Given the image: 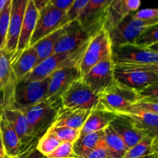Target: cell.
<instances>
[{
  "label": "cell",
  "mask_w": 158,
  "mask_h": 158,
  "mask_svg": "<svg viewBox=\"0 0 158 158\" xmlns=\"http://www.w3.org/2000/svg\"><path fill=\"white\" fill-rule=\"evenodd\" d=\"M111 56V44L107 32L102 29L88 43L79 63L81 77L87 73L96 64Z\"/></svg>",
  "instance_id": "7"
},
{
  "label": "cell",
  "mask_w": 158,
  "mask_h": 158,
  "mask_svg": "<svg viewBox=\"0 0 158 158\" xmlns=\"http://www.w3.org/2000/svg\"><path fill=\"white\" fill-rule=\"evenodd\" d=\"M48 131L52 132L62 142L74 143L78 139L80 134V130L66 127H51Z\"/></svg>",
  "instance_id": "33"
},
{
  "label": "cell",
  "mask_w": 158,
  "mask_h": 158,
  "mask_svg": "<svg viewBox=\"0 0 158 158\" xmlns=\"http://www.w3.org/2000/svg\"><path fill=\"white\" fill-rule=\"evenodd\" d=\"M16 79L11 66V55L4 49H0V92L2 110L14 109V96L17 85Z\"/></svg>",
  "instance_id": "14"
},
{
  "label": "cell",
  "mask_w": 158,
  "mask_h": 158,
  "mask_svg": "<svg viewBox=\"0 0 158 158\" xmlns=\"http://www.w3.org/2000/svg\"><path fill=\"white\" fill-rule=\"evenodd\" d=\"M128 112L154 113V114H158V100L140 99L137 100L134 104L131 105L124 112L120 114Z\"/></svg>",
  "instance_id": "32"
},
{
  "label": "cell",
  "mask_w": 158,
  "mask_h": 158,
  "mask_svg": "<svg viewBox=\"0 0 158 158\" xmlns=\"http://www.w3.org/2000/svg\"><path fill=\"white\" fill-rule=\"evenodd\" d=\"M81 80L97 94L115 84L114 63L111 56L96 64L81 77Z\"/></svg>",
  "instance_id": "13"
},
{
  "label": "cell",
  "mask_w": 158,
  "mask_h": 158,
  "mask_svg": "<svg viewBox=\"0 0 158 158\" xmlns=\"http://www.w3.org/2000/svg\"><path fill=\"white\" fill-rule=\"evenodd\" d=\"M38 65V56L33 46L23 51L15 60L11 62L12 71L17 83L22 81Z\"/></svg>",
  "instance_id": "23"
},
{
  "label": "cell",
  "mask_w": 158,
  "mask_h": 158,
  "mask_svg": "<svg viewBox=\"0 0 158 158\" xmlns=\"http://www.w3.org/2000/svg\"><path fill=\"white\" fill-rule=\"evenodd\" d=\"M89 43V42H88ZM88 43L71 52L53 53L39 63L28 74L24 80H42L47 78L52 73L75 63L82 58Z\"/></svg>",
  "instance_id": "4"
},
{
  "label": "cell",
  "mask_w": 158,
  "mask_h": 158,
  "mask_svg": "<svg viewBox=\"0 0 158 158\" xmlns=\"http://www.w3.org/2000/svg\"><path fill=\"white\" fill-rule=\"evenodd\" d=\"M49 77L42 80H22L16 85L14 109L24 111L47 98Z\"/></svg>",
  "instance_id": "6"
},
{
  "label": "cell",
  "mask_w": 158,
  "mask_h": 158,
  "mask_svg": "<svg viewBox=\"0 0 158 158\" xmlns=\"http://www.w3.org/2000/svg\"><path fill=\"white\" fill-rule=\"evenodd\" d=\"M80 60L55 71L48 77L49 87L47 98L51 97H60L74 82L81 79L79 68Z\"/></svg>",
  "instance_id": "15"
},
{
  "label": "cell",
  "mask_w": 158,
  "mask_h": 158,
  "mask_svg": "<svg viewBox=\"0 0 158 158\" xmlns=\"http://www.w3.org/2000/svg\"><path fill=\"white\" fill-rule=\"evenodd\" d=\"M158 47L143 48L134 43L111 46V58L117 64L158 65Z\"/></svg>",
  "instance_id": "3"
},
{
  "label": "cell",
  "mask_w": 158,
  "mask_h": 158,
  "mask_svg": "<svg viewBox=\"0 0 158 158\" xmlns=\"http://www.w3.org/2000/svg\"><path fill=\"white\" fill-rule=\"evenodd\" d=\"M118 1H120V0H110V6H109V9L110 7H112V6H114V5L116 4V3Z\"/></svg>",
  "instance_id": "45"
},
{
  "label": "cell",
  "mask_w": 158,
  "mask_h": 158,
  "mask_svg": "<svg viewBox=\"0 0 158 158\" xmlns=\"http://www.w3.org/2000/svg\"><path fill=\"white\" fill-rule=\"evenodd\" d=\"M68 23H66L60 26L56 30L53 31L50 34L45 36L44 38L41 39L40 41L32 46L36 51L37 56H38V64L53 53L54 49L57 43L66 33Z\"/></svg>",
  "instance_id": "25"
},
{
  "label": "cell",
  "mask_w": 158,
  "mask_h": 158,
  "mask_svg": "<svg viewBox=\"0 0 158 158\" xmlns=\"http://www.w3.org/2000/svg\"><path fill=\"white\" fill-rule=\"evenodd\" d=\"M9 0H0V12L3 9V8L5 7V6L6 5V3L8 2Z\"/></svg>",
  "instance_id": "43"
},
{
  "label": "cell",
  "mask_w": 158,
  "mask_h": 158,
  "mask_svg": "<svg viewBox=\"0 0 158 158\" xmlns=\"http://www.w3.org/2000/svg\"><path fill=\"white\" fill-rule=\"evenodd\" d=\"M103 141L114 158H123L128 148L110 125L103 130Z\"/></svg>",
  "instance_id": "29"
},
{
  "label": "cell",
  "mask_w": 158,
  "mask_h": 158,
  "mask_svg": "<svg viewBox=\"0 0 158 158\" xmlns=\"http://www.w3.org/2000/svg\"><path fill=\"white\" fill-rule=\"evenodd\" d=\"M110 0H89L76 20L82 26L104 25Z\"/></svg>",
  "instance_id": "19"
},
{
  "label": "cell",
  "mask_w": 158,
  "mask_h": 158,
  "mask_svg": "<svg viewBox=\"0 0 158 158\" xmlns=\"http://www.w3.org/2000/svg\"><path fill=\"white\" fill-rule=\"evenodd\" d=\"M39 12H40L34 5L32 0H29L26 11H25L21 30L19 35L16 50L11 58V62L15 60L23 52V51L29 47V43H30L32 32L35 29V23L39 16Z\"/></svg>",
  "instance_id": "18"
},
{
  "label": "cell",
  "mask_w": 158,
  "mask_h": 158,
  "mask_svg": "<svg viewBox=\"0 0 158 158\" xmlns=\"http://www.w3.org/2000/svg\"><path fill=\"white\" fill-rule=\"evenodd\" d=\"M110 125L120 136L128 149L148 136H151L136 127L129 117L123 114H117V117L113 120Z\"/></svg>",
  "instance_id": "17"
},
{
  "label": "cell",
  "mask_w": 158,
  "mask_h": 158,
  "mask_svg": "<svg viewBox=\"0 0 158 158\" xmlns=\"http://www.w3.org/2000/svg\"><path fill=\"white\" fill-rule=\"evenodd\" d=\"M45 158H47V157H45Z\"/></svg>",
  "instance_id": "50"
},
{
  "label": "cell",
  "mask_w": 158,
  "mask_h": 158,
  "mask_svg": "<svg viewBox=\"0 0 158 158\" xmlns=\"http://www.w3.org/2000/svg\"><path fill=\"white\" fill-rule=\"evenodd\" d=\"M155 25H158V22L140 21L133 18L131 14L106 32L111 46H118L133 43L143 31Z\"/></svg>",
  "instance_id": "10"
},
{
  "label": "cell",
  "mask_w": 158,
  "mask_h": 158,
  "mask_svg": "<svg viewBox=\"0 0 158 158\" xmlns=\"http://www.w3.org/2000/svg\"><path fill=\"white\" fill-rule=\"evenodd\" d=\"M66 13V12L54 7L49 3L40 10L31 37L29 46H32L41 39L63 26L65 24Z\"/></svg>",
  "instance_id": "12"
},
{
  "label": "cell",
  "mask_w": 158,
  "mask_h": 158,
  "mask_svg": "<svg viewBox=\"0 0 158 158\" xmlns=\"http://www.w3.org/2000/svg\"><path fill=\"white\" fill-rule=\"evenodd\" d=\"M2 112L12 125L19 139L21 154L19 157L35 149L39 140L35 137L24 112L17 109L2 110Z\"/></svg>",
  "instance_id": "11"
},
{
  "label": "cell",
  "mask_w": 158,
  "mask_h": 158,
  "mask_svg": "<svg viewBox=\"0 0 158 158\" xmlns=\"http://www.w3.org/2000/svg\"><path fill=\"white\" fill-rule=\"evenodd\" d=\"M1 111H2V109H1V107H0V113H1Z\"/></svg>",
  "instance_id": "49"
},
{
  "label": "cell",
  "mask_w": 158,
  "mask_h": 158,
  "mask_svg": "<svg viewBox=\"0 0 158 158\" xmlns=\"http://www.w3.org/2000/svg\"><path fill=\"white\" fill-rule=\"evenodd\" d=\"M140 0H120L108 9L103 29L109 31L127 15L137 12L140 8Z\"/></svg>",
  "instance_id": "20"
},
{
  "label": "cell",
  "mask_w": 158,
  "mask_h": 158,
  "mask_svg": "<svg viewBox=\"0 0 158 158\" xmlns=\"http://www.w3.org/2000/svg\"><path fill=\"white\" fill-rule=\"evenodd\" d=\"M158 43V25L143 31L133 43L143 48L153 47Z\"/></svg>",
  "instance_id": "31"
},
{
  "label": "cell",
  "mask_w": 158,
  "mask_h": 158,
  "mask_svg": "<svg viewBox=\"0 0 158 158\" xmlns=\"http://www.w3.org/2000/svg\"><path fill=\"white\" fill-rule=\"evenodd\" d=\"M0 137L5 154L12 157L20 155L21 143L19 139L2 111L0 113Z\"/></svg>",
  "instance_id": "22"
},
{
  "label": "cell",
  "mask_w": 158,
  "mask_h": 158,
  "mask_svg": "<svg viewBox=\"0 0 158 158\" xmlns=\"http://www.w3.org/2000/svg\"><path fill=\"white\" fill-rule=\"evenodd\" d=\"M114 77L118 84L136 91L141 90L149 85L158 83V65H114Z\"/></svg>",
  "instance_id": "1"
},
{
  "label": "cell",
  "mask_w": 158,
  "mask_h": 158,
  "mask_svg": "<svg viewBox=\"0 0 158 158\" xmlns=\"http://www.w3.org/2000/svg\"><path fill=\"white\" fill-rule=\"evenodd\" d=\"M122 114L129 117L138 129L150 135H157L158 114L143 112H128Z\"/></svg>",
  "instance_id": "26"
},
{
  "label": "cell",
  "mask_w": 158,
  "mask_h": 158,
  "mask_svg": "<svg viewBox=\"0 0 158 158\" xmlns=\"http://www.w3.org/2000/svg\"><path fill=\"white\" fill-rule=\"evenodd\" d=\"M89 1V0H75L72 6L66 12L64 18L65 24L77 19L78 15Z\"/></svg>",
  "instance_id": "36"
},
{
  "label": "cell",
  "mask_w": 158,
  "mask_h": 158,
  "mask_svg": "<svg viewBox=\"0 0 158 158\" xmlns=\"http://www.w3.org/2000/svg\"><path fill=\"white\" fill-rule=\"evenodd\" d=\"M138 94V100L148 99V100H158V83H154L143 88L141 90L137 91Z\"/></svg>",
  "instance_id": "39"
},
{
  "label": "cell",
  "mask_w": 158,
  "mask_h": 158,
  "mask_svg": "<svg viewBox=\"0 0 158 158\" xmlns=\"http://www.w3.org/2000/svg\"><path fill=\"white\" fill-rule=\"evenodd\" d=\"M5 155V152H4V150H2V151H0V158H2L4 157Z\"/></svg>",
  "instance_id": "47"
},
{
  "label": "cell",
  "mask_w": 158,
  "mask_h": 158,
  "mask_svg": "<svg viewBox=\"0 0 158 158\" xmlns=\"http://www.w3.org/2000/svg\"><path fill=\"white\" fill-rule=\"evenodd\" d=\"M139 158H158V154H151V155L145 156V157H139Z\"/></svg>",
  "instance_id": "44"
},
{
  "label": "cell",
  "mask_w": 158,
  "mask_h": 158,
  "mask_svg": "<svg viewBox=\"0 0 158 158\" xmlns=\"http://www.w3.org/2000/svg\"><path fill=\"white\" fill-rule=\"evenodd\" d=\"M62 106L72 109L92 111L99 104L98 94H95L81 79L74 82L61 96Z\"/></svg>",
  "instance_id": "9"
},
{
  "label": "cell",
  "mask_w": 158,
  "mask_h": 158,
  "mask_svg": "<svg viewBox=\"0 0 158 158\" xmlns=\"http://www.w3.org/2000/svg\"><path fill=\"white\" fill-rule=\"evenodd\" d=\"M2 150H3V146H2V143L1 137H0V151H2Z\"/></svg>",
  "instance_id": "48"
},
{
  "label": "cell",
  "mask_w": 158,
  "mask_h": 158,
  "mask_svg": "<svg viewBox=\"0 0 158 158\" xmlns=\"http://www.w3.org/2000/svg\"><path fill=\"white\" fill-rule=\"evenodd\" d=\"M131 15L133 18L140 20V21L158 22V9L156 8L137 10V12H134Z\"/></svg>",
  "instance_id": "37"
},
{
  "label": "cell",
  "mask_w": 158,
  "mask_h": 158,
  "mask_svg": "<svg viewBox=\"0 0 158 158\" xmlns=\"http://www.w3.org/2000/svg\"><path fill=\"white\" fill-rule=\"evenodd\" d=\"M73 143L62 142L50 154L46 156L47 158H78L74 153Z\"/></svg>",
  "instance_id": "35"
},
{
  "label": "cell",
  "mask_w": 158,
  "mask_h": 158,
  "mask_svg": "<svg viewBox=\"0 0 158 158\" xmlns=\"http://www.w3.org/2000/svg\"><path fill=\"white\" fill-rule=\"evenodd\" d=\"M83 158H114L105 145L103 139L102 141Z\"/></svg>",
  "instance_id": "38"
},
{
  "label": "cell",
  "mask_w": 158,
  "mask_h": 158,
  "mask_svg": "<svg viewBox=\"0 0 158 158\" xmlns=\"http://www.w3.org/2000/svg\"><path fill=\"white\" fill-rule=\"evenodd\" d=\"M61 143L62 141H60L52 132L47 131V132L39 140L36 149L45 157H46L50 154Z\"/></svg>",
  "instance_id": "30"
},
{
  "label": "cell",
  "mask_w": 158,
  "mask_h": 158,
  "mask_svg": "<svg viewBox=\"0 0 158 158\" xmlns=\"http://www.w3.org/2000/svg\"><path fill=\"white\" fill-rule=\"evenodd\" d=\"M2 158H19V157H17V156H15V157H12V156H8L6 155V154H5L4 157Z\"/></svg>",
  "instance_id": "46"
},
{
  "label": "cell",
  "mask_w": 158,
  "mask_h": 158,
  "mask_svg": "<svg viewBox=\"0 0 158 158\" xmlns=\"http://www.w3.org/2000/svg\"><path fill=\"white\" fill-rule=\"evenodd\" d=\"M11 1L12 0H9L2 10L0 12V49H4L6 45V36L9 29Z\"/></svg>",
  "instance_id": "34"
},
{
  "label": "cell",
  "mask_w": 158,
  "mask_h": 158,
  "mask_svg": "<svg viewBox=\"0 0 158 158\" xmlns=\"http://www.w3.org/2000/svg\"><path fill=\"white\" fill-rule=\"evenodd\" d=\"M75 0H51L49 4L66 12L73 4Z\"/></svg>",
  "instance_id": "40"
},
{
  "label": "cell",
  "mask_w": 158,
  "mask_h": 158,
  "mask_svg": "<svg viewBox=\"0 0 158 158\" xmlns=\"http://www.w3.org/2000/svg\"><path fill=\"white\" fill-rule=\"evenodd\" d=\"M19 158H45V156L43 154H42L38 150L35 148V149L32 150V151H30L29 153H27L25 155L19 157Z\"/></svg>",
  "instance_id": "41"
},
{
  "label": "cell",
  "mask_w": 158,
  "mask_h": 158,
  "mask_svg": "<svg viewBox=\"0 0 158 158\" xmlns=\"http://www.w3.org/2000/svg\"><path fill=\"white\" fill-rule=\"evenodd\" d=\"M103 139V131L80 136L73 144L74 153L78 158L84 157Z\"/></svg>",
  "instance_id": "27"
},
{
  "label": "cell",
  "mask_w": 158,
  "mask_h": 158,
  "mask_svg": "<svg viewBox=\"0 0 158 158\" xmlns=\"http://www.w3.org/2000/svg\"><path fill=\"white\" fill-rule=\"evenodd\" d=\"M91 111L72 109L62 106L59 109L52 127H66L81 130Z\"/></svg>",
  "instance_id": "21"
},
{
  "label": "cell",
  "mask_w": 158,
  "mask_h": 158,
  "mask_svg": "<svg viewBox=\"0 0 158 158\" xmlns=\"http://www.w3.org/2000/svg\"><path fill=\"white\" fill-rule=\"evenodd\" d=\"M98 97L97 106L116 114L124 112L139 99L137 91L117 83L102 91Z\"/></svg>",
  "instance_id": "5"
},
{
  "label": "cell",
  "mask_w": 158,
  "mask_h": 158,
  "mask_svg": "<svg viewBox=\"0 0 158 158\" xmlns=\"http://www.w3.org/2000/svg\"><path fill=\"white\" fill-rule=\"evenodd\" d=\"M61 106L60 97H51L23 111L38 140L53 124L57 112Z\"/></svg>",
  "instance_id": "2"
},
{
  "label": "cell",
  "mask_w": 158,
  "mask_h": 158,
  "mask_svg": "<svg viewBox=\"0 0 158 158\" xmlns=\"http://www.w3.org/2000/svg\"><path fill=\"white\" fill-rule=\"evenodd\" d=\"M116 117V114L109 112L97 106V108L93 110L88 116L83 127L80 130V136L103 131L106 127L110 124Z\"/></svg>",
  "instance_id": "24"
},
{
  "label": "cell",
  "mask_w": 158,
  "mask_h": 158,
  "mask_svg": "<svg viewBox=\"0 0 158 158\" xmlns=\"http://www.w3.org/2000/svg\"><path fill=\"white\" fill-rule=\"evenodd\" d=\"M29 0H12L9 29L4 49L11 55V58L16 50L19 35L21 30L25 11Z\"/></svg>",
  "instance_id": "16"
},
{
  "label": "cell",
  "mask_w": 158,
  "mask_h": 158,
  "mask_svg": "<svg viewBox=\"0 0 158 158\" xmlns=\"http://www.w3.org/2000/svg\"><path fill=\"white\" fill-rule=\"evenodd\" d=\"M158 154L157 136H148L127 150L123 158H139Z\"/></svg>",
  "instance_id": "28"
},
{
  "label": "cell",
  "mask_w": 158,
  "mask_h": 158,
  "mask_svg": "<svg viewBox=\"0 0 158 158\" xmlns=\"http://www.w3.org/2000/svg\"><path fill=\"white\" fill-rule=\"evenodd\" d=\"M50 1L51 0H32V2H34V5L35 6L36 9H38L39 12L40 10H42L44 7H46L50 2Z\"/></svg>",
  "instance_id": "42"
},
{
  "label": "cell",
  "mask_w": 158,
  "mask_h": 158,
  "mask_svg": "<svg viewBox=\"0 0 158 158\" xmlns=\"http://www.w3.org/2000/svg\"><path fill=\"white\" fill-rule=\"evenodd\" d=\"M103 28V24L82 26L77 20L68 23L67 30L57 43L53 53L71 52L80 48Z\"/></svg>",
  "instance_id": "8"
}]
</instances>
